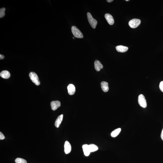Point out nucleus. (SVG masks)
Wrapping results in <instances>:
<instances>
[{"instance_id": "nucleus-1", "label": "nucleus", "mask_w": 163, "mask_h": 163, "mask_svg": "<svg viewBox=\"0 0 163 163\" xmlns=\"http://www.w3.org/2000/svg\"><path fill=\"white\" fill-rule=\"evenodd\" d=\"M71 31L73 35L76 38H83V36L82 33L76 26H72Z\"/></svg>"}, {"instance_id": "nucleus-2", "label": "nucleus", "mask_w": 163, "mask_h": 163, "mask_svg": "<svg viewBox=\"0 0 163 163\" xmlns=\"http://www.w3.org/2000/svg\"><path fill=\"white\" fill-rule=\"evenodd\" d=\"M29 77L35 84L39 85L40 84L38 77L37 75L34 72H31L29 73Z\"/></svg>"}, {"instance_id": "nucleus-3", "label": "nucleus", "mask_w": 163, "mask_h": 163, "mask_svg": "<svg viewBox=\"0 0 163 163\" xmlns=\"http://www.w3.org/2000/svg\"><path fill=\"white\" fill-rule=\"evenodd\" d=\"M87 16L88 21L91 26L93 29H95L97 24V21L93 18L90 13H87Z\"/></svg>"}, {"instance_id": "nucleus-4", "label": "nucleus", "mask_w": 163, "mask_h": 163, "mask_svg": "<svg viewBox=\"0 0 163 163\" xmlns=\"http://www.w3.org/2000/svg\"><path fill=\"white\" fill-rule=\"evenodd\" d=\"M141 23V21L139 19L134 18L130 20L129 22V25L132 28H136L138 27Z\"/></svg>"}, {"instance_id": "nucleus-5", "label": "nucleus", "mask_w": 163, "mask_h": 163, "mask_svg": "<svg viewBox=\"0 0 163 163\" xmlns=\"http://www.w3.org/2000/svg\"><path fill=\"white\" fill-rule=\"evenodd\" d=\"M138 102L139 105L140 106L143 108L146 107L147 106L146 100L143 95L141 94L139 96Z\"/></svg>"}, {"instance_id": "nucleus-6", "label": "nucleus", "mask_w": 163, "mask_h": 163, "mask_svg": "<svg viewBox=\"0 0 163 163\" xmlns=\"http://www.w3.org/2000/svg\"><path fill=\"white\" fill-rule=\"evenodd\" d=\"M50 105L52 110L55 111L61 106V103L58 101H53L51 102Z\"/></svg>"}, {"instance_id": "nucleus-7", "label": "nucleus", "mask_w": 163, "mask_h": 163, "mask_svg": "<svg viewBox=\"0 0 163 163\" xmlns=\"http://www.w3.org/2000/svg\"><path fill=\"white\" fill-rule=\"evenodd\" d=\"M105 17L107 22L109 25H112L114 24V20L112 15L109 13H106L105 15Z\"/></svg>"}, {"instance_id": "nucleus-8", "label": "nucleus", "mask_w": 163, "mask_h": 163, "mask_svg": "<svg viewBox=\"0 0 163 163\" xmlns=\"http://www.w3.org/2000/svg\"><path fill=\"white\" fill-rule=\"evenodd\" d=\"M64 148H65V152L66 154H68L70 153L71 151V146L70 143L68 141H65L64 145Z\"/></svg>"}, {"instance_id": "nucleus-9", "label": "nucleus", "mask_w": 163, "mask_h": 163, "mask_svg": "<svg viewBox=\"0 0 163 163\" xmlns=\"http://www.w3.org/2000/svg\"><path fill=\"white\" fill-rule=\"evenodd\" d=\"M68 93L70 95H72L74 94L76 91V88L74 85L73 84H71L67 86Z\"/></svg>"}, {"instance_id": "nucleus-10", "label": "nucleus", "mask_w": 163, "mask_h": 163, "mask_svg": "<svg viewBox=\"0 0 163 163\" xmlns=\"http://www.w3.org/2000/svg\"><path fill=\"white\" fill-rule=\"evenodd\" d=\"M95 69L97 71H99L103 67V66L101 63L98 60H96L94 62Z\"/></svg>"}, {"instance_id": "nucleus-11", "label": "nucleus", "mask_w": 163, "mask_h": 163, "mask_svg": "<svg viewBox=\"0 0 163 163\" xmlns=\"http://www.w3.org/2000/svg\"><path fill=\"white\" fill-rule=\"evenodd\" d=\"M116 50L119 52L124 53L127 51L129 48L126 46H123V45H119L116 47Z\"/></svg>"}, {"instance_id": "nucleus-12", "label": "nucleus", "mask_w": 163, "mask_h": 163, "mask_svg": "<svg viewBox=\"0 0 163 163\" xmlns=\"http://www.w3.org/2000/svg\"><path fill=\"white\" fill-rule=\"evenodd\" d=\"M82 148L85 155L86 156H89L91 152L90 149H89V145L87 144H84L82 146Z\"/></svg>"}, {"instance_id": "nucleus-13", "label": "nucleus", "mask_w": 163, "mask_h": 163, "mask_svg": "<svg viewBox=\"0 0 163 163\" xmlns=\"http://www.w3.org/2000/svg\"><path fill=\"white\" fill-rule=\"evenodd\" d=\"M63 117V114H61L57 117L55 123V125L56 127L57 128L59 127L61 122H62Z\"/></svg>"}, {"instance_id": "nucleus-14", "label": "nucleus", "mask_w": 163, "mask_h": 163, "mask_svg": "<svg viewBox=\"0 0 163 163\" xmlns=\"http://www.w3.org/2000/svg\"><path fill=\"white\" fill-rule=\"evenodd\" d=\"M101 87L103 91L107 92L109 90V85L107 82L103 81L101 83Z\"/></svg>"}, {"instance_id": "nucleus-15", "label": "nucleus", "mask_w": 163, "mask_h": 163, "mask_svg": "<svg viewBox=\"0 0 163 163\" xmlns=\"http://www.w3.org/2000/svg\"><path fill=\"white\" fill-rule=\"evenodd\" d=\"M0 76L2 78L5 79H8L10 78V72L7 70H4L1 72Z\"/></svg>"}, {"instance_id": "nucleus-16", "label": "nucleus", "mask_w": 163, "mask_h": 163, "mask_svg": "<svg viewBox=\"0 0 163 163\" xmlns=\"http://www.w3.org/2000/svg\"><path fill=\"white\" fill-rule=\"evenodd\" d=\"M121 131V128H118V129L115 130L111 133V136L113 137H116L119 134Z\"/></svg>"}, {"instance_id": "nucleus-17", "label": "nucleus", "mask_w": 163, "mask_h": 163, "mask_svg": "<svg viewBox=\"0 0 163 163\" xmlns=\"http://www.w3.org/2000/svg\"><path fill=\"white\" fill-rule=\"evenodd\" d=\"M89 149L91 152L96 151L98 149V147L97 145L94 144H90L89 145Z\"/></svg>"}, {"instance_id": "nucleus-18", "label": "nucleus", "mask_w": 163, "mask_h": 163, "mask_svg": "<svg viewBox=\"0 0 163 163\" xmlns=\"http://www.w3.org/2000/svg\"><path fill=\"white\" fill-rule=\"evenodd\" d=\"M16 163H27V162L23 159L18 158L15 160Z\"/></svg>"}, {"instance_id": "nucleus-19", "label": "nucleus", "mask_w": 163, "mask_h": 163, "mask_svg": "<svg viewBox=\"0 0 163 163\" xmlns=\"http://www.w3.org/2000/svg\"><path fill=\"white\" fill-rule=\"evenodd\" d=\"M5 10L6 9L5 8H2L0 9V18H2L5 16Z\"/></svg>"}, {"instance_id": "nucleus-20", "label": "nucleus", "mask_w": 163, "mask_h": 163, "mask_svg": "<svg viewBox=\"0 0 163 163\" xmlns=\"http://www.w3.org/2000/svg\"><path fill=\"white\" fill-rule=\"evenodd\" d=\"M159 87L160 90L162 92H163V81H161L160 83Z\"/></svg>"}, {"instance_id": "nucleus-21", "label": "nucleus", "mask_w": 163, "mask_h": 163, "mask_svg": "<svg viewBox=\"0 0 163 163\" xmlns=\"http://www.w3.org/2000/svg\"><path fill=\"white\" fill-rule=\"evenodd\" d=\"M5 138L4 136V134L2 133V132H0V140H4Z\"/></svg>"}, {"instance_id": "nucleus-22", "label": "nucleus", "mask_w": 163, "mask_h": 163, "mask_svg": "<svg viewBox=\"0 0 163 163\" xmlns=\"http://www.w3.org/2000/svg\"><path fill=\"white\" fill-rule=\"evenodd\" d=\"M4 58V56L2 54L0 55V59H3Z\"/></svg>"}, {"instance_id": "nucleus-23", "label": "nucleus", "mask_w": 163, "mask_h": 163, "mask_svg": "<svg viewBox=\"0 0 163 163\" xmlns=\"http://www.w3.org/2000/svg\"><path fill=\"white\" fill-rule=\"evenodd\" d=\"M161 137L162 139V140L163 141V128L162 130V131L161 132Z\"/></svg>"}, {"instance_id": "nucleus-24", "label": "nucleus", "mask_w": 163, "mask_h": 163, "mask_svg": "<svg viewBox=\"0 0 163 163\" xmlns=\"http://www.w3.org/2000/svg\"><path fill=\"white\" fill-rule=\"evenodd\" d=\"M113 0H107V1L108 2H111L113 1Z\"/></svg>"}, {"instance_id": "nucleus-25", "label": "nucleus", "mask_w": 163, "mask_h": 163, "mask_svg": "<svg viewBox=\"0 0 163 163\" xmlns=\"http://www.w3.org/2000/svg\"><path fill=\"white\" fill-rule=\"evenodd\" d=\"M129 0H126V1H129Z\"/></svg>"}]
</instances>
